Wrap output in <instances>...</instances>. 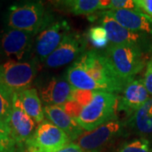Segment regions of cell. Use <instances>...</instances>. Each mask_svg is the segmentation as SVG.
Here are the masks:
<instances>
[{
    "mask_svg": "<svg viewBox=\"0 0 152 152\" xmlns=\"http://www.w3.org/2000/svg\"><path fill=\"white\" fill-rule=\"evenodd\" d=\"M66 79L75 90L118 94L124 89L127 82L114 72L102 50L91 49L69 66Z\"/></svg>",
    "mask_w": 152,
    "mask_h": 152,
    "instance_id": "1",
    "label": "cell"
},
{
    "mask_svg": "<svg viewBox=\"0 0 152 152\" xmlns=\"http://www.w3.org/2000/svg\"><path fill=\"white\" fill-rule=\"evenodd\" d=\"M53 18V15L46 11L42 2L26 1L10 7L6 22L8 28L37 35Z\"/></svg>",
    "mask_w": 152,
    "mask_h": 152,
    "instance_id": "2",
    "label": "cell"
},
{
    "mask_svg": "<svg viewBox=\"0 0 152 152\" xmlns=\"http://www.w3.org/2000/svg\"><path fill=\"white\" fill-rule=\"evenodd\" d=\"M102 52L114 72L127 83L145 65V52L139 47L110 44Z\"/></svg>",
    "mask_w": 152,
    "mask_h": 152,
    "instance_id": "3",
    "label": "cell"
},
{
    "mask_svg": "<svg viewBox=\"0 0 152 152\" xmlns=\"http://www.w3.org/2000/svg\"><path fill=\"white\" fill-rule=\"evenodd\" d=\"M118 94L96 92L91 102L84 107L77 124L83 130L92 131L114 119H118Z\"/></svg>",
    "mask_w": 152,
    "mask_h": 152,
    "instance_id": "4",
    "label": "cell"
},
{
    "mask_svg": "<svg viewBox=\"0 0 152 152\" xmlns=\"http://www.w3.org/2000/svg\"><path fill=\"white\" fill-rule=\"evenodd\" d=\"M37 60H8L0 65V80L14 93L31 88L37 72Z\"/></svg>",
    "mask_w": 152,
    "mask_h": 152,
    "instance_id": "5",
    "label": "cell"
},
{
    "mask_svg": "<svg viewBox=\"0 0 152 152\" xmlns=\"http://www.w3.org/2000/svg\"><path fill=\"white\" fill-rule=\"evenodd\" d=\"M70 141L64 131L48 120H44L38 124L25 146L26 152H58Z\"/></svg>",
    "mask_w": 152,
    "mask_h": 152,
    "instance_id": "6",
    "label": "cell"
},
{
    "mask_svg": "<svg viewBox=\"0 0 152 152\" xmlns=\"http://www.w3.org/2000/svg\"><path fill=\"white\" fill-rule=\"evenodd\" d=\"M126 123L118 118L84 133L75 143L86 152H102L124 133Z\"/></svg>",
    "mask_w": 152,
    "mask_h": 152,
    "instance_id": "7",
    "label": "cell"
},
{
    "mask_svg": "<svg viewBox=\"0 0 152 152\" xmlns=\"http://www.w3.org/2000/svg\"><path fill=\"white\" fill-rule=\"evenodd\" d=\"M95 17L99 23L97 25L102 26L106 30L110 44L135 46L145 52L151 48V41L148 38L149 35L134 32L126 29L109 15L107 11H101Z\"/></svg>",
    "mask_w": 152,
    "mask_h": 152,
    "instance_id": "8",
    "label": "cell"
},
{
    "mask_svg": "<svg viewBox=\"0 0 152 152\" xmlns=\"http://www.w3.org/2000/svg\"><path fill=\"white\" fill-rule=\"evenodd\" d=\"M70 31V26L67 20L53 18L36 36L35 53L37 58L41 62H45Z\"/></svg>",
    "mask_w": 152,
    "mask_h": 152,
    "instance_id": "9",
    "label": "cell"
},
{
    "mask_svg": "<svg viewBox=\"0 0 152 152\" xmlns=\"http://www.w3.org/2000/svg\"><path fill=\"white\" fill-rule=\"evenodd\" d=\"M87 43L85 36L71 31L54 52L45 60V65L54 69L75 62L86 51Z\"/></svg>",
    "mask_w": 152,
    "mask_h": 152,
    "instance_id": "10",
    "label": "cell"
},
{
    "mask_svg": "<svg viewBox=\"0 0 152 152\" xmlns=\"http://www.w3.org/2000/svg\"><path fill=\"white\" fill-rule=\"evenodd\" d=\"M36 36L31 32L8 28L1 38V48L4 56L9 60L25 61L31 53Z\"/></svg>",
    "mask_w": 152,
    "mask_h": 152,
    "instance_id": "11",
    "label": "cell"
},
{
    "mask_svg": "<svg viewBox=\"0 0 152 152\" xmlns=\"http://www.w3.org/2000/svg\"><path fill=\"white\" fill-rule=\"evenodd\" d=\"M74 88L64 77L53 76L39 86L40 98L45 106H63L71 100Z\"/></svg>",
    "mask_w": 152,
    "mask_h": 152,
    "instance_id": "12",
    "label": "cell"
},
{
    "mask_svg": "<svg viewBox=\"0 0 152 152\" xmlns=\"http://www.w3.org/2000/svg\"><path fill=\"white\" fill-rule=\"evenodd\" d=\"M9 127L11 137L23 145H26L36 130V122L25 112L15 93Z\"/></svg>",
    "mask_w": 152,
    "mask_h": 152,
    "instance_id": "13",
    "label": "cell"
},
{
    "mask_svg": "<svg viewBox=\"0 0 152 152\" xmlns=\"http://www.w3.org/2000/svg\"><path fill=\"white\" fill-rule=\"evenodd\" d=\"M150 95L142 79L129 81L118 96V112H124L129 118L146 102Z\"/></svg>",
    "mask_w": 152,
    "mask_h": 152,
    "instance_id": "14",
    "label": "cell"
},
{
    "mask_svg": "<svg viewBox=\"0 0 152 152\" xmlns=\"http://www.w3.org/2000/svg\"><path fill=\"white\" fill-rule=\"evenodd\" d=\"M107 12L122 26L131 31L152 35V18L140 10H119Z\"/></svg>",
    "mask_w": 152,
    "mask_h": 152,
    "instance_id": "15",
    "label": "cell"
},
{
    "mask_svg": "<svg viewBox=\"0 0 152 152\" xmlns=\"http://www.w3.org/2000/svg\"><path fill=\"white\" fill-rule=\"evenodd\" d=\"M43 112L47 120L58 127L65 133L70 140H76L84 134L81 127L77 124L75 120L71 118L65 111L59 106H45Z\"/></svg>",
    "mask_w": 152,
    "mask_h": 152,
    "instance_id": "16",
    "label": "cell"
},
{
    "mask_svg": "<svg viewBox=\"0 0 152 152\" xmlns=\"http://www.w3.org/2000/svg\"><path fill=\"white\" fill-rule=\"evenodd\" d=\"M126 127L141 135L152 134V96L136 113L128 118Z\"/></svg>",
    "mask_w": 152,
    "mask_h": 152,
    "instance_id": "17",
    "label": "cell"
},
{
    "mask_svg": "<svg viewBox=\"0 0 152 152\" xmlns=\"http://www.w3.org/2000/svg\"><path fill=\"white\" fill-rule=\"evenodd\" d=\"M15 94L25 112L36 122V124H40L43 122L45 117L43 107L37 89L29 88Z\"/></svg>",
    "mask_w": 152,
    "mask_h": 152,
    "instance_id": "18",
    "label": "cell"
},
{
    "mask_svg": "<svg viewBox=\"0 0 152 152\" xmlns=\"http://www.w3.org/2000/svg\"><path fill=\"white\" fill-rule=\"evenodd\" d=\"M53 5L61 11L75 15H89L98 10L102 11V0H64L55 1Z\"/></svg>",
    "mask_w": 152,
    "mask_h": 152,
    "instance_id": "19",
    "label": "cell"
},
{
    "mask_svg": "<svg viewBox=\"0 0 152 152\" xmlns=\"http://www.w3.org/2000/svg\"><path fill=\"white\" fill-rule=\"evenodd\" d=\"M14 96L15 93L0 80V124L9 126Z\"/></svg>",
    "mask_w": 152,
    "mask_h": 152,
    "instance_id": "20",
    "label": "cell"
},
{
    "mask_svg": "<svg viewBox=\"0 0 152 152\" xmlns=\"http://www.w3.org/2000/svg\"><path fill=\"white\" fill-rule=\"evenodd\" d=\"M86 38L87 42H90L96 50H104L110 45L106 30L99 25H95L90 28L87 31Z\"/></svg>",
    "mask_w": 152,
    "mask_h": 152,
    "instance_id": "21",
    "label": "cell"
},
{
    "mask_svg": "<svg viewBox=\"0 0 152 152\" xmlns=\"http://www.w3.org/2000/svg\"><path fill=\"white\" fill-rule=\"evenodd\" d=\"M113 152H152V144L145 138L134 139L123 143Z\"/></svg>",
    "mask_w": 152,
    "mask_h": 152,
    "instance_id": "22",
    "label": "cell"
},
{
    "mask_svg": "<svg viewBox=\"0 0 152 152\" xmlns=\"http://www.w3.org/2000/svg\"><path fill=\"white\" fill-rule=\"evenodd\" d=\"M26 147L15 140L10 135L0 134V152H25Z\"/></svg>",
    "mask_w": 152,
    "mask_h": 152,
    "instance_id": "23",
    "label": "cell"
},
{
    "mask_svg": "<svg viewBox=\"0 0 152 152\" xmlns=\"http://www.w3.org/2000/svg\"><path fill=\"white\" fill-rule=\"evenodd\" d=\"M95 91H81V90H75L74 89L71 100H74L80 104L82 107H86L91 102L93 97L95 96Z\"/></svg>",
    "mask_w": 152,
    "mask_h": 152,
    "instance_id": "24",
    "label": "cell"
},
{
    "mask_svg": "<svg viewBox=\"0 0 152 152\" xmlns=\"http://www.w3.org/2000/svg\"><path fill=\"white\" fill-rule=\"evenodd\" d=\"M140 10L134 0H110L108 10Z\"/></svg>",
    "mask_w": 152,
    "mask_h": 152,
    "instance_id": "25",
    "label": "cell"
},
{
    "mask_svg": "<svg viewBox=\"0 0 152 152\" xmlns=\"http://www.w3.org/2000/svg\"><path fill=\"white\" fill-rule=\"evenodd\" d=\"M61 107L71 118H73L75 121L78 119V118L80 117V115L81 113L82 110L84 108V107H82L80 104H79L74 100L68 101L67 102H65Z\"/></svg>",
    "mask_w": 152,
    "mask_h": 152,
    "instance_id": "26",
    "label": "cell"
},
{
    "mask_svg": "<svg viewBox=\"0 0 152 152\" xmlns=\"http://www.w3.org/2000/svg\"><path fill=\"white\" fill-rule=\"evenodd\" d=\"M143 82L149 95L152 96V58L147 63L146 69L144 75Z\"/></svg>",
    "mask_w": 152,
    "mask_h": 152,
    "instance_id": "27",
    "label": "cell"
},
{
    "mask_svg": "<svg viewBox=\"0 0 152 152\" xmlns=\"http://www.w3.org/2000/svg\"><path fill=\"white\" fill-rule=\"evenodd\" d=\"M135 4L140 10L152 18V0H135Z\"/></svg>",
    "mask_w": 152,
    "mask_h": 152,
    "instance_id": "28",
    "label": "cell"
},
{
    "mask_svg": "<svg viewBox=\"0 0 152 152\" xmlns=\"http://www.w3.org/2000/svg\"><path fill=\"white\" fill-rule=\"evenodd\" d=\"M58 152H86L83 151L80 147L75 142H70L65 146L60 149Z\"/></svg>",
    "mask_w": 152,
    "mask_h": 152,
    "instance_id": "29",
    "label": "cell"
},
{
    "mask_svg": "<svg viewBox=\"0 0 152 152\" xmlns=\"http://www.w3.org/2000/svg\"><path fill=\"white\" fill-rule=\"evenodd\" d=\"M0 134H5V135H10V129L9 126L0 124Z\"/></svg>",
    "mask_w": 152,
    "mask_h": 152,
    "instance_id": "30",
    "label": "cell"
}]
</instances>
